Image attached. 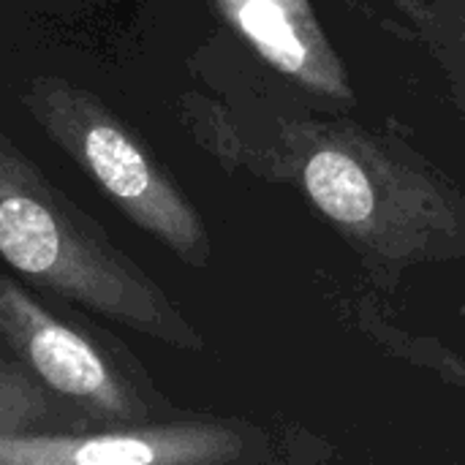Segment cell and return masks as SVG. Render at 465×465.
Instances as JSON below:
<instances>
[{"label": "cell", "mask_w": 465, "mask_h": 465, "mask_svg": "<svg viewBox=\"0 0 465 465\" xmlns=\"http://www.w3.org/2000/svg\"><path fill=\"white\" fill-rule=\"evenodd\" d=\"M0 259L46 289L177 349H202L199 332L163 289L123 253L101 223L76 207L0 131Z\"/></svg>", "instance_id": "obj_1"}, {"label": "cell", "mask_w": 465, "mask_h": 465, "mask_svg": "<svg viewBox=\"0 0 465 465\" xmlns=\"http://www.w3.org/2000/svg\"><path fill=\"white\" fill-rule=\"evenodd\" d=\"M22 104L128 221L183 262H210V240L193 204L98 95L60 76H35Z\"/></svg>", "instance_id": "obj_2"}, {"label": "cell", "mask_w": 465, "mask_h": 465, "mask_svg": "<svg viewBox=\"0 0 465 465\" xmlns=\"http://www.w3.org/2000/svg\"><path fill=\"white\" fill-rule=\"evenodd\" d=\"M0 343L93 428L144 425L155 414L153 390L134 360L54 316L5 275H0Z\"/></svg>", "instance_id": "obj_3"}, {"label": "cell", "mask_w": 465, "mask_h": 465, "mask_svg": "<svg viewBox=\"0 0 465 465\" xmlns=\"http://www.w3.org/2000/svg\"><path fill=\"white\" fill-rule=\"evenodd\" d=\"M302 188L357 245L401 262L428 256V223L441 213V196L368 136H319L302 163Z\"/></svg>", "instance_id": "obj_4"}, {"label": "cell", "mask_w": 465, "mask_h": 465, "mask_svg": "<svg viewBox=\"0 0 465 465\" xmlns=\"http://www.w3.org/2000/svg\"><path fill=\"white\" fill-rule=\"evenodd\" d=\"M237 455L240 439L221 425L0 430V465H199Z\"/></svg>", "instance_id": "obj_5"}, {"label": "cell", "mask_w": 465, "mask_h": 465, "mask_svg": "<svg viewBox=\"0 0 465 465\" xmlns=\"http://www.w3.org/2000/svg\"><path fill=\"white\" fill-rule=\"evenodd\" d=\"M229 25L300 87L351 101L343 63L324 38L311 0H215Z\"/></svg>", "instance_id": "obj_6"}, {"label": "cell", "mask_w": 465, "mask_h": 465, "mask_svg": "<svg viewBox=\"0 0 465 465\" xmlns=\"http://www.w3.org/2000/svg\"><path fill=\"white\" fill-rule=\"evenodd\" d=\"M403 5L414 16L425 44L444 65L452 95L465 112V0H439L433 5L403 0Z\"/></svg>", "instance_id": "obj_7"}]
</instances>
